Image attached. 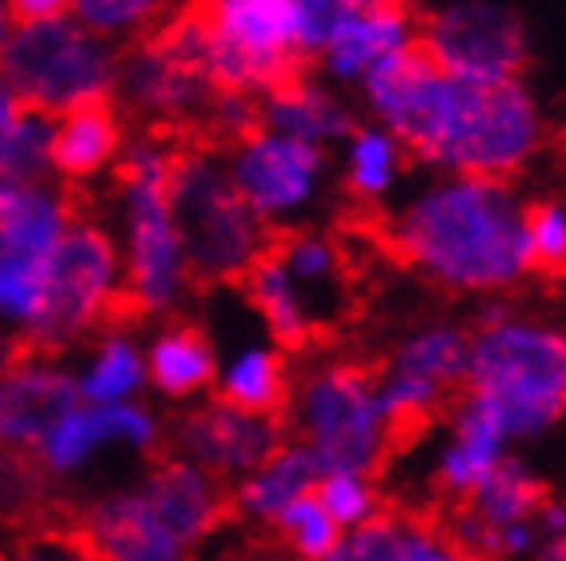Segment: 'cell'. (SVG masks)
I'll return each instance as SVG.
<instances>
[{
	"label": "cell",
	"mask_w": 566,
	"mask_h": 561,
	"mask_svg": "<svg viewBox=\"0 0 566 561\" xmlns=\"http://www.w3.org/2000/svg\"><path fill=\"white\" fill-rule=\"evenodd\" d=\"M366 120L390 129L430 173L514 181L546 145L543 105L526 81L467 85L410 49L358 88Z\"/></svg>",
	"instance_id": "1"
},
{
	"label": "cell",
	"mask_w": 566,
	"mask_h": 561,
	"mask_svg": "<svg viewBox=\"0 0 566 561\" xmlns=\"http://www.w3.org/2000/svg\"><path fill=\"white\" fill-rule=\"evenodd\" d=\"M526 209L514 181L430 173L390 209L386 245L438 289L502 297L534 273Z\"/></svg>",
	"instance_id": "2"
},
{
	"label": "cell",
	"mask_w": 566,
	"mask_h": 561,
	"mask_svg": "<svg viewBox=\"0 0 566 561\" xmlns=\"http://www.w3.org/2000/svg\"><path fill=\"white\" fill-rule=\"evenodd\" d=\"M177 145L165 133H133L113 173V241L125 265V301L145 317H174L193 293V269L177 229L169 177Z\"/></svg>",
	"instance_id": "3"
},
{
	"label": "cell",
	"mask_w": 566,
	"mask_h": 561,
	"mask_svg": "<svg viewBox=\"0 0 566 561\" xmlns=\"http://www.w3.org/2000/svg\"><path fill=\"white\" fill-rule=\"evenodd\" d=\"M462 389L499 421L511 445L551 433L566 417V325L486 305L470 329Z\"/></svg>",
	"instance_id": "4"
},
{
	"label": "cell",
	"mask_w": 566,
	"mask_h": 561,
	"mask_svg": "<svg viewBox=\"0 0 566 561\" xmlns=\"http://www.w3.org/2000/svg\"><path fill=\"white\" fill-rule=\"evenodd\" d=\"M169 201L197 285H241L245 273L270 253V229L238 193L226 149L218 145H177Z\"/></svg>",
	"instance_id": "5"
},
{
	"label": "cell",
	"mask_w": 566,
	"mask_h": 561,
	"mask_svg": "<svg viewBox=\"0 0 566 561\" xmlns=\"http://www.w3.org/2000/svg\"><path fill=\"white\" fill-rule=\"evenodd\" d=\"M294 442L310 449L322 474H370L390 457L394 425L381 410L378 378L354 361H317L294 381Z\"/></svg>",
	"instance_id": "6"
},
{
	"label": "cell",
	"mask_w": 566,
	"mask_h": 561,
	"mask_svg": "<svg viewBox=\"0 0 566 561\" xmlns=\"http://www.w3.org/2000/svg\"><path fill=\"white\" fill-rule=\"evenodd\" d=\"M0 73L24 108L56 120L88 105H109L117 93L120 44L69 17L12 24L0 49Z\"/></svg>",
	"instance_id": "7"
},
{
	"label": "cell",
	"mask_w": 566,
	"mask_h": 561,
	"mask_svg": "<svg viewBox=\"0 0 566 561\" xmlns=\"http://www.w3.org/2000/svg\"><path fill=\"white\" fill-rule=\"evenodd\" d=\"M125 305V265L113 229L93 216H76L61 245L44 261L41 314L24 337L29 349L61 353L97 337Z\"/></svg>",
	"instance_id": "8"
},
{
	"label": "cell",
	"mask_w": 566,
	"mask_h": 561,
	"mask_svg": "<svg viewBox=\"0 0 566 561\" xmlns=\"http://www.w3.org/2000/svg\"><path fill=\"white\" fill-rule=\"evenodd\" d=\"M218 97V85L206 65V24L201 12L181 9L161 29L120 49L117 100L129 117L145 120L157 133L201 125Z\"/></svg>",
	"instance_id": "9"
},
{
	"label": "cell",
	"mask_w": 566,
	"mask_h": 561,
	"mask_svg": "<svg viewBox=\"0 0 566 561\" xmlns=\"http://www.w3.org/2000/svg\"><path fill=\"white\" fill-rule=\"evenodd\" d=\"M206 65L213 85L262 100L302 73V44L290 0H201Z\"/></svg>",
	"instance_id": "10"
},
{
	"label": "cell",
	"mask_w": 566,
	"mask_h": 561,
	"mask_svg": "<svg viewBox=\"0 0 566 561\" xmlns=\"http://www.w3.org/2000/svg\"><path fill=\"white\" fill-rule=\"evenodd\" d=\"M226 165L245 205L270 233L302 229L317 213L334 173V157L326 149L290 140L262 125L229 145Z\"/></svg>",
	"instance_id": "11"
},
{
	"label": "cell",
	"mask_w": 566,
	"mask_h": 561,
	"mask_svg": "<svg viewBox=\"0 0 566 561\" xmlns=\"http://www.w3.org/2000/svg\"><path fill=\"white\" fill-rule=\"evenodd\" d=\"M418 49L467 85H506L523 81L531 44L518 12L499 0H450L422 21Z\"/></svg>",
	"instance_id": "12"
},
{
	"label": "cell",
	"mask_w": 566,
	"mask_h": 561,
	"mask_svg": "<svg viewBox=\"0 0 566 561\" xmlns=\"http://www.w3.org/2000/svg\"><path fill=\"white\" fill-rule=\"evenodd\" d=\"M290 442V421L273 413L238 410L221 398H206L181 413L174 430V454L233 486L270 462Z\"/></svg>",
	"instance_id": "13"
},
{
	"label": "cell",
	"mask_w": 566,
	"mask_h": 561,
	"mask_svg": "<svg viewBox=\"0 0 566 561\" xmlns=\"http://www.w3.org/2000/svg\"><path fill=\"white\" fill-rule=\"evenodd\" d=\"M165 442V421L145 405H73L65 417L56 421L41 449L33 454L36 469L56 481H73L85 477L105 454H133L145 457L161 449Z\"/></svg>",
	"instance_id": "14"
},
{
	"label": "cell",
	"mask_w": 566,
	"mask_h": 561,
	"mask_svg": "<svg viewBox=\"0 0 566 561\" xmlns=\"http://www.w3.org/2000/svg\"><path fill=\"white\" fill-rule=\"evenodd\" d=\"M73 405H81L73 369L56 353L17 349V357L0 369V457H33Z\"/></svg>",
	"instance_id": "15"
},
{
	"label": "cell",
	"mask_w": 566,
	"mask_h": 561,
	"mask_svg": "<svg viewBox=\"0 0 566 561\" xmlns=\"http://www.w3.org/2000/svg\"><path fill=\"white\" fill-rule=\"evenodd\" d=\"M76 538L97 561H197V550L133 486L105 489L81 509Z\"/></svg>",
	"instance_id": "16"
},
{
	"label": "cell",
	"mask_w": 566,
	"mask_h": 561,
	"mask_svg": "<svg viewBox=\"0 0 566 561\" xmlns=\"http://www.w3.org/2000/svg\"><path fill=\"white\" fill-rule=\"evenodd\" d=\"M418 36H422V21L406 9V0L374 4V9H358L342 21V29L329 36L314 65L329 85L361 88L381 65L418 49Z\"/></svg>",
	"instance_id": "17"
},
{
	"label": "cell",
	"mask_w": 566,
	"mask_h": 561,
	"mask_svg": "<svg viewBox=\"0 0 566 561\" xmlns=\"http://www.w3.org/2000/svg\"><path fill=\"white\" fill-rule=\"evenodd\" d=\"M258 113H262V129L326 152L338 149L361 120L358 108L349 105L346 88L329 85L322 73H294L258 100Z\"/></svg>",
	"instance_id": "18"
},
{
	"label": "cell",
	"mask_w": 566,
	"mask_h": 561,
	"mask_svg": "<svg viewBox=\"0 0 566 561\" xmlns=\"http://www.w3.org/2000/svg\"><path fill=\"white\" fill-rule=\"evenodd\" d=\"M149 506L161 514L181 538L201 550L229 518V489L218 477H209L206 469H197L193 462L177 454H165L149 465L137 481Z\"/></svg>",
	"instance_id": "19"
},
{
	"label": "cell",
	"mask_w": 566,
	"mask_h": 561,
	"mask_svg": "<svg viewBox=\"0 0 566 561\" xmlns=\"http://www.w3.org/2000/svg\"><path fill=\"white\" fill-rule=\"evenodd\" d=\"M514 454L511 437L502 425L482 410L479 401L462 393L454 410H450V433L434 454V481L447 497L467 501L486 477Z\"/></svg>",
	"instance_id": "20"
},
{
	"label": "cell",
	"mask_w": 566,
	"mask_h": 561,
	"mask_svg": "<svg viewBox=\"0 0 566 561\" xmlns=\"http://www.w3.org/2000/svg\"><path fill=\"white\" fill-rule=\"evenodd\" d=\"M149 389L174 405H197L218 385V346L193 321H165L145 337Z\"/></svg>",
	"instance_id": "21"
},
{
	"label": "cell",
	"mask_w": 566,
	"mask_h": 561,
	"mask_svg": "<svg viewBox=\"0 0 566 561\" xmlns=\"http://www.w3.org/2000/svg\"><path fill=\"white\" fill-rule=\"evenodd\" d=\"M133 133L125 129L117 105H88L53 120V181L93 184L101 177H113L120 165V152Z\"/></svg>",
	"instance_id": "22"
},
{
	"label": "cell",
	"mask_w": 566,
	"mask_h": 561,
	"mask_svg": "<svg viewBox=\"0 0 566 561\" xmlns=\"http://www.w3.org/2000/svg\"><path fill=\"white\" fill-rule=\"evenodd\" d=\"M294 381L290 353L282 346H273L270 337H245L221 353L213 398L229 401L238 410L282 417L294 398Z\"/></svg>",
	"instance_id": "23"
},
{
	"label": "cell",
	"mask_w": 566,
	"mask_h": 561,
	"mask_svg": "<svg viewBox=\"0 0 566 561\" xmlns=\"http://www.w3.org/2000/svg\"><path fill=\"white\" fill-rule=\"evenodd\" d=\"M73 193L65 184L44 181H0V245L49 257L76 221Z\"/></svg>",
	"instance_id": "24"
},
{
	"label": "cell",
	"mask_w": 566,
	"mask_h": 561,
	"mask_svg": "<svg viewBox=\"0 0 566 561\" xmlns=\"http://www.w3.org/2000/svg\"><path fill=\"white\" fill-rule=\"evenodd\" d=\"M76 393L85 405H129L149 393V361H145V341L137 329L125 321L105 325L85 357L73 369Z\"/></svg>",
	"instance_id": "25"
},
{
	"label": "cell",
	"mask_w": 566,
	"mask_h": 561,
	"mask_svg": "<svg viewBox=\"0 0 566 561\" xmlns=\"http://www.w3.org/2000/svg\"><path fill=\"white\" fill-rule=\"evenodd\" d=\"M317 481H322L317 462L302 442L290 437L270 462L229 486V514H238L245 526L273 529V521L282 518L297 497L314 494Z\"/></svg>",
	"instance_id": "26"
},
{
	"label": "cell",
	"mask_w": 566,
	"mask_h": 561,
	"mask_svg": "<svg viewBox=\"0 0 566 561\" xmlns=\"http://www.w3.org/2000/svg\"><path fill=\"white\" fill-rule=\"evenodd\" d=\"M241 289H245V301H250V309L258 314V321H262L265 337H270L273 346H282L285 353L310 346L314 334L322 329L317 309L310 305V297L297 289V280L285 273L282 261L273 257V248L245 273Z\"/></svg>",
	"instance_id": "27"
},
{
	"label": "cell",
	"mask_w": 566,
	"mask_h": 561,
	"mask_svg": "<svg viewBox=\"0 0 566 561\" xmlns=\"http://www.w3.org/2000/svg\"><path fill=\"white\" fill-rule=\"evenodd\" d=\"M410 152L390 129L358 120V129L338 145V181L358 205H386L406 181Z\"/></svg>",
	"instance_id": "28"
},
{
	"label": "cell",
	"mask_w": 566,
	"mask_h": 561,
	"mask_svg": "<svg viewBox=\"0 0 566 561\" xmlns=\"http://www.w3.org/2000/svg\"><path fill=\"white\" fill-rule=\"evenodd\" d=\"M273 257L282 261L285 273L297 280V289L310 297L322 321L338 314L346 301V253L329 233L322 229H290L273 241Z\"/></svg>",
	"instance_id": "29"
},
{
	"label": "cell",
	"mask_w": 566,
	"mask_h": 561,
	"mask_svg": "<svg viewBox=\"0 0 566 561\" xmlns=\"http://www.w3.org/2000/svg\"><path fill=\"white\" fill-rule=\"evenodd\" d=\"M546 501V489L523 457H506L474 494L462 501V514L479 521L482 529L499 533V561H502V529L534 526V514Z\"/></svg>",
	"instance_id": "30"
},
{
	"label": "cell",
	"mask_w": 566,
	"mask_h": 561,
	"mask_svg": "<svg viewBox=\"0 0 566 561\" xmlns=\"http://www.w3.org/2000/svg\"><path fill=\"white\" fill-rule=\"evenodd\" d=\"M53 177V120L24 108L0 73V181Z\"/></svg>",
	"instance_id": "31"
},
{
	"label": "cell",
	"mask_w": 566,
	"mask_h": 561,
	"mask_svg": "<svg viewBox=\"0 0 566 561\" xmlns=\"http://www.w3.org/2000/svg\"><path fill=\"white\" fill-rule=\"evenodd\" d=\"M470 366V329L454 321H430L418 325L415 334H406L394 346L386 369L394 373H410V378L434 381L442 389H454L467 381Z\"/></svg>",
	"instance_id": "32"
},
{
	"label": "cell",
	"mask_w": 566,
	"mask_h": 561,
	"mask_svg": "<svg viewBox=\"0 0 566 561\" xmlns=\"http://www.w3.org/2000/svg\"><path fill=\"white\" fill-rule=\"evenodd\" d=\"M44 261L21 248L0 245V337L24 341L41 314V280Z\"/></svg>",
	"instance_id": "33"
},
{
	"label": "cell",
	"mask_w": 566,
	"mask_h": 561,
	"mask_svg": "<svg viewBox=\"0 0 566 561\" xmlns=\"http://www.w3.org/2000/svg\"><path fill=\"white\" fill-rule=\"evenodd\" d=\"M177 0H73V17L113 44H133L174 17Z\"/></svg>",
	"instance_id": "34"
},
{
	"label": "cell",
	"mask_w": 566,
	"mask_h": 561,
	"mask_svg": "<svg viewBox=\"0 0 566 561\" xmlns=\"http://www.w3.org/2000/svg\"><path fill=\"white\" fill-rule=\"evenodd\" d=\"M273 533L285 541V550L294 553L297 561H322L334 550V541L342 538V529L329 521V514L322 509L317 494L297 497L294 506L273 521Z\"/></svg>",
	"instance_id": "35"
},
{
	"label": "cell",
	"mask_w": 566,
	"mask_h": 561,
	"mask_svg": "<svg viewBox=\"0 0 566 561\" xmlns=\"http://www.w3.org/2000/svg\"><path fill=\"white\" fill-rule=\"evenodd\" d=\"M314 494H317V501H322V509L329 514V521H334L342 533L386 514V509H381V494L370 474H322Z\"/></svg>",
	"instance_id": "36"
},
{
	"label": "cell",
	"mask_w": 566,
	"mask_h": 561,
	"mask_svg": "<svg viewBox=\"0 0 566 561\" xmlns=\"http://www.w3.org/2000/svg\"><path fill=\"white\" fill-rule=\"evenodd\" d=\"M378 398H381V410H386V417H390L394 430H402V425H418V421L434 417V413L447 405L450 389L434 385V381L410 378V373L381 369Z\"/></svg>",
	"instance_id": "37"
},
{
	"label": "cell",
	"mask_w": 566,
	"mask_h": 561,
	"mask_svg": "<svg viewBox=\"0 0 566 561\" xmlns=\"http://www.w3.org/2000/svg\"><path fill=\"white\" fill-rule=\"evenodd\" d=\"M410 526H415L410 518L381 514L366 526L346 529L322 561H398L406 550V538H410Z\"/></svg>",
	"instance_id": "38"
},
{
	"label": "cell",
	"mask_w": 566,
	"mask_h": 561,
	"mask_svg": "<svg viewBox=\"0 0 566 561\" xmlns=\"http://www.w3.org/2000/svg\"><path fill=\"white\" fill-rule=\"evenodd\" d=\"M526 241H531L534 269L563 273L566 269V201L543 197L526 209Z\"/></svg>",
	"instance_id": "39"
},
{
	"label": "cell",
	"mask_w": 566,
	"mask_h": 561,
	"mask_svg": "<svg viewBox=\"0 0 566 561\" xmlns=\"http://www.w3.org/2000/svg\"><path fill=\"white\" fill-rule=\"evenodd\" d=\"M209 129V145H218V149H229L233 140H241L245 133H253L262 125V113H258V97L250 93H229V88H218V97L209 105L206 120H201Z\"/></svg>",
	"instance_id": "40"
},
{
	"label": "cell",
	"mask_w": 566,
	"mask_h": 561,
	"mask_svg": "<svg viewBox=\"0 0 566 561\" xmlns=\"http://www.w3.org/2000/svg\"><path fill=\"white\" fill-rule=\"evenodd\" d=\"M398 561H479V558L462 550L447 529H434V526L415 521V526H410V538H406V550Z\"/></svg>",
	"instance_id": "41"
},
{
	"label": "cell",
	"mask_w": 566,
	"mask_h": 561,
	"mask_svg": "<svg viewBox=\"0 0 566 561\" xmlns=\"http://www.w3.org/2000/svg\"><path fill=\"white\" fill-rule=\"evenodd\" d=\"M9 561H97L81 546V538H61V533H44V538H29Z\"/></svg>",
	"instance_id": "42"
},
{
	"label": "cell",
	"mask_w": 566,
	"mask_h": 561,
	"mask_svg": "<svg viewBox=\"0 0 566 561\" xmlns=\"http://www.w3.org/2000/svg\"><path fill=\"white\" fill-rule=\"evenodd\" d=\"M9 12L17 24H36V21H56L73 12V0H9Z\"/></svg>",
	"instance_id": "43"
},
{
	"label": "cell",
	"mask_w": 566,
	"mask_h": 561,
	"mask_svg": "<svg viewBox=\"0 0 566 561\" xmlns=\"http://www.w3.org/2000/svg\"><path fill=\"white\" fill-rule=\"evenodd\" d=\"M534 529H538V541H563L566 538V501L558 497H546L538 514H534Z\"/></svg>",
	"instance_id": "44"
},
{
	"label": "cell",
	"mask_w": 566,
	"mask_h": 561,
	"mask_svg": "<svg viewBox=\"0 0 566 561\" xmlns=\"http://www.w3.org/2000/svg\"><path fill=\"white\" fill-rule=\"evenodd\" d=\"M531 561H566V538L563 541H538V550L531 553Z\"/></svg>",
	"instance_id": "45"
},
{
	"label": "cell",
	"mask_w": 566,
	"mask_h": 561,
	"mask_svg": "<svg viewBox=\"0 0 566 561\" xmlns=\"http://www.w3.org/2000/svg\"><path fill=\"white\" fill-rule=\"evenodd\" d=\"M12 12H9V0H0V49H4V41H9V33H12Z\"/></svg>",
	"instance_id": "46"
},
{
	"label": "cell",
	"mask_w": 566,
	"mask_h": 561,
	"mask_svg": "<svg viewBox=\"0 0 566 561\" xmlns=\"http://www.w3.org/2000/svg\"><path fill=\"white\" fill-rule=\"evenodd\" d=\"M12 357H17V341H9V337H0V369L9 366Z\"/></svg>",
	"instance_id": "47"
},
{
	"label": "cell",
	"mask_w": 566,
	"mask_h": 561,
	"mask_svg": "<svg viewBox=\"0 0 566 561\" xmlns=\"http://www.w3.org/2000/svg\"><path fill=\"white\" fill-rule=\"evenodd\" d=\"M213 561H258V558H250V553L241 550H226V553H213Z\"/></svg>",
	"instance_id": "48"
}]
</instances>
